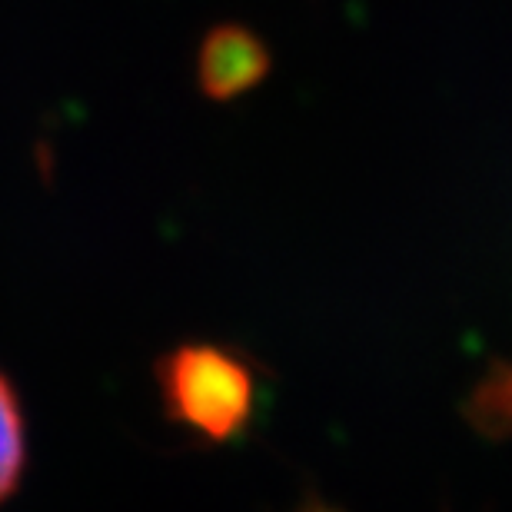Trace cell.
Here are the masks:
<instances>
[{
	"label": "cell",
	"mask_w": 512,
	"mask_h": 512,
	"mask_svg": "<svg viewBox=\"0 0 512 512\" xmlns=\"http://www.w3.org/2000/svg\"><path fill=\"white\" fill-rule=\"evenodd\" d=\"M266 54L243 30H217L200 54V80L210 97H233L263 77Z\"/></svg>",
	"instance_id": "obj_2"
},
{
	"label": "cell",
	"mask_w": 512,
	"mask_h": 512,
	"mask_svg": "<svg viewBox=\"0 0 512 512\" xmlns=\"http://www.w3.org/2000/svg\"><path fill=\"white\" fill-rule=\"evenodd\" d=\"M157 383L173 423L207 436L210 443L240 436L256 413L253 366L227 346H180L160 360Z\"/></svg>",
	"instance_id": "obj_1"
},
{
	"label": "cell",
	"mask_w": 512,
	"mask_h": 512,
	"mask_svg": "<svg viewBox=\"0 0 512 512\" xmlns=\"http://www.w3.org/2000/svg\"><path fill=\"white\" fill-rule=\"evenodd\" d=\"M24 419L10 383L0 376V499L14 493L20 473H24Z\"/></svg>",
	"instance_id": "obj_3"
},
{
	"label": "cell",
	"mask_w": 512,
	"mask_h": 512,
	"mask_svg": "<svg viewBox=\"0 0 512 512\" xmlns=\"http://www.w3.org/2000/svg\"><path fill=\"white\" fill-rule=\"evenodd\" d=\"M469 416L483 433H512V366H499L476 386L469 399Z\"/></svg>",
	"instance_id": "obj_4"
},
{
	"label": "cell",
	"mask_w": 512,
	"mask_h": 512,
	"mask_svg": "<svg viewBox=\"0 0 512 512\" xmlns=\"http://www.w3.org/2000/svg\"><path fill=\"white\" fill-rule=\"evenodd\" d=\"M306 512H333V509H323V506H313V509H306Z\"/></svg>",
	"instance_id": "obj_5"
}]
</instances>
